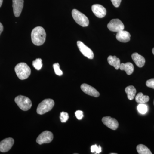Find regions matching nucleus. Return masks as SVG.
<instances>
[{
	"label": "nucleus",
	"instance_id": "2f4dec72",
	"mask_svg": "<svg viewBox=\"0 0 154 154\" xmlns=\"http://www.w3.org/2000/svg\"></svg>",
	"mask_w": 154,
	"mask_h": 154
},
{
	"label": "nucleus",
	"instance_id": "aec40b11",
	"mask_svg": "<svg viewBox=\"0 0 154 154\" xmlns=\"http://www.w3.org/2000/svg\"><path fill=\"white\" fill-rule=\"evenodd\" d=\"M137 150L139 154H152L149 149L143 144H139L137 146Z\"/></svg>",
	"mask_w": 154,
	"mask_h": 154
},
{
	"label": "nucleus",
	"instance_id": "a878e982",
	"mask_svg": "<svg viewBox=\"0 0 154 154\" xmlns=\"http://www.w3.org/2000/svg\"><path fill=\"white\" fill-rule=\"evenodd\" d=\"M146 85L149 88L154 89V79L147 80L146 82Z\"/></svg>",
	"mask_w": 154,
	"mask_h": 154
},
{
	"label": "nucleus",
	"instance_id": "f03ea898",
	"mask_svg": "<svg viewBox=\"0 0 154 154\" xmlns=\"http://www.w3.org/2000/svg\"><path fill=\"white\" fill-rule=\"evenodd\" d=\"M15 71L17 76L22 80L28 79L31 74L30 67L25 63H18L15 67Z\"/></svg>",
	"mask_w": 154,
	"mask_h": 154
},
{
	"label": "nucleus",
	"instance_id": "39448f33",
	"mask_svg": "<svg viewBox=\"0 0 154 154\" xmlns=\"http://www.w3.org/2000/svg\"><path fill=\"white\" fill-rule=\"evenodd\" d=\"M15 102L19 108L24 111H27L32 107V102L29 98L25 96H19L16 97Z\"/></svg>",
	"mask_w": 154,
	"mask_h": 154
},
{
	"label": "nucleus",
	"instance_id": "7c9ffc66",
	"mask_svg": "<svg viewBox=\"0 0 154 154\" xmlns=\"http://www.w3.org/2000/svg\"><path fill=\"white\" fill-rule=\"evenodd\" d=\"M152 51L153 54L154 55V48H153L152 50Z\"/></svg>",
	"mask_w": 154,
	"mask_h": 154
},
{
	"label": "nucleus",
	"instance_id": "9d476101",
	"mask_svg": "<svg viewBox=\"0 0 154 154\" xmlns=\"http://www.w3.org/2000/svg\"><path fill=\"white\" fill-rule=\"evenodd\" d=\"M102 122L103 124L110 129L115 130L118 128V122L115 118L110 116H105L102 119Z\"/></svg>",
	"mask_w": 154,
	"mask_h": 154
},
{
	"label": "nucleus",
	"instance_id": "2eb2a0df",
	"mask_svg": "<svg viewBox=\"0 0 154 154\" xmlns=\"http://www.w3.org/2000/svg\"><path fill=\"white\" fill-rule=\"evenodd\" d=\"M133 60L138 67H143L145 63V59L142 56L140 55L137 53H134L131 55Z\"/></svg>",
	"mask_w": 154,
	"mask_h": 154
},
{
	"label": "nucleus",
	"instance_id": "7ed1b4c3",
	"mask_svg": "<svg viewBox=\"0 0 154 154\" xmlns=\"http://www.w3.org/2000/svg\"><path fill=\"white\" fill-rule=\"evenodd\" d=\"M54 105V102L52 99H45L39 103L37 107L36 112L40 115L47 113L52 109Z\"/></svg>",
	"mask_w": 154,
	"mask_h": 154
},
{
	"label": "nucleus",
	"instance_id": "4468645a",
	"mask_svg": "<svg viewBox=\"0 0 154 154\" xmlns=\"http://www.w3.org/2000/svg\"><path fill=\"white\" fill-rule=\"evenodd\" d=\"M131 35L129 32L122 30L117 32L116 35L117 40L122 42H127L130 40Z\"/></svg>",
	"mask_w": 154,
	"mask_h": 154
},
{
	"label": "nucleus",
	"instance_id": "f3484780",
	"mask_svg": "<svg viewBox=\"0 0 154 154\" xmlns=\"http://www.w3.org/2000/svg\"><path fill=\"white\" fill-rule=\"evenodd\" d=\"M107 61L110 65L115 68L116 69L118 70L120 65V59L115 56H109L107 58Z\"/></svg>",
	"mask_w": 154,
	"mask_h": 154
},
{
	"label": "nucleus",
	"instance_id": "f257e3e1",
	"mask_svg": "<svg viewBox=\"0 0 154 154\" xmlns=\"http://www.w3.org/2000/svg\"><path fill=\"white\" fill-rule=\"evenodd\" d=\"M46 34L42 27H36L32 30L31 37L32 42L37 46L44 44L46 39Z\"/></svg>",
	"mask_w": 154,
	"mask_h": 154
},
{
	"label": "nucleus",
	"instance_id": "6e6552de",
	"mask_svg": "<svg viewBox=\"0 0 154 154\" xmlns=\"http://www.w3.org/2000/svg\"><path fill=\"white\" fill-rule=\"evenodd\" d=\"M77 45L80 51L85 57H86L90 59H93L94 58V52L91 48L86 46L83 42L80 41H78L77 42Z\"/></svg>",
	"mask_w": 154,
	"mask_h": 154
},
{
	"label": "nucleus",
	"instance_id": "0eeeda50",
	"mask_svg": "<svg viewBox=\"0 0 154 154\" xmlns=\"http://www.w3.org/2000/svg\"><path fill=\"white\" fill-rule=\"evenodd\" d=\"M52 133L48 131H45L42 133L36 139V142L39 145L48 143L51 142L53 139Z\"/></svg>",
	"mask_w": 154,
	"mask_h": 154
},
{
	"label": "nucleus",
	"instance_id": "b1692460",
	"mask_svg": "<svg viewBox=\"0 0 154 154\" xmlns=\"http://www.w3.org/2000/svg\"><path fill=\"white\" fill-rule=\"evenodd\" d=\"M60 119L62 122H66L68 120L69 116L68 113L66 112H62L60 113Z\"/></svg>",
	"mask_w": 154,
	"mask_h": 154
},
{
	"label": "nucleus",
	"instance_id": "a211bd4d",
	"mask_svg": "<svg viewBox=\"0 0 154 154\" xmlns=\"http://www.w3.org/2000/svg\"><path fill=\"white\" fill-rule=\"evenodd\" d=\"M125 92L127 94L128 98L130 100L134 99L136 94V90L133 86H129L125 89Z\"/></svg>",
	"mask_w": 154,
	"mask_h": 154
},
{
	"label": "nucleus",
	"instance_id": "6ab92c4d",
	"mask_svg": "<svg viewBox=\"0 0 154 154\" xmlns=\"http://www.w3.org/2000/svg\"><path fill=\"white\" fill-rule=\"evenodd\" d=\"M149 97L148 96H144L142 93H138L135 97L136 102L139 104H145L149 102Z\"/></svg>",
	"mask_w": 154,
	"mask_h": 154
},
{
	"label": "nucleus",
	"instance_id": "f8f14e48",
	"mask_svg": "<svg viewBox=\"0 0 154 154\" xmlns=\"http://www.w3.org/2000/svg\"><path fill=\"white\" fill-rule=\"evenodd\" d=\"M82 91L86 94L89 96L98 97L100 96V94L96 89L88 84H83L81 86Z\"/></svg>",
	"mask_w": 154,
	"mask_h": 154
},
{
	"label": "nucleus",
	"instance_id": "cd10ccee",
	"mask_svg": "<svg viewBox=\"0 0 154 154\" xmlns=\"http://www.w3.org/2000/svg\"><path fill=\"white\" fill-rule=\"evenodd\" d=\"M113 5L116 8H118L120 6L122 0H111Z\"/></svg>",
	"mask_w": 154,
	"mask_h": 154
},
{
	"label": "nucleus",
	"instance_id": "4be33fe9",
	"mask_svg": "<svg viewBox=\"0 0 154 154\" xmlns=\"http://www.w3.org/2000/svg\"><path fill=\"white\" fill-rule=\"evenodd\" d=\"M138 111L142 114H145L148 111V107L145 104H139L137 107Z\"/></svg>",
	"mask_w": 154,
	"mask_h": 154
},
{
	"label": "nucleus",
	"instance_id": "c85d7f7f",
	"mask_svg": "<svg viewBox=\"0 0 154 154\" xmlns=\"http://www.w3.org/2000/svg\"><path fill=\"white\" fill-rule=\"evenodd\" d=\"M3 30H4V27H3L2 24L0 22V35L3 32Z\"/></svg>",
	"mask_w": 154,
	"mask_h": 154
},
{
	"label": "nucleus",
	"instance_id": "1a4fd4ad",
	"mask_svg": "<svg viewBox=\"0 0 154 154\" xmlns=\"http://www.w3.org/2000/svg\"><path fill=\"white\" fill-rule=\"evenodd\" d=\"M14 140L12 138L9 137L0 142V152H8L14 145Z\"/></svg>",
	"mask_w": 154,
	"mask_h": 154
},
{
	"label": "nucleus",
	"instance_id": "9b49d317",
	"mask_svg": "<svg viewBox=\"0 0 154 154\" xmlns=\"http://www.w3.org/2000/svg\"><path fill=\"white\" fill-rule=\"evenodd\" d=\"M92 11L96 17L102 18L105 17L107 13L106 9L99 4H95L92 6Z\"/></svg>",
	"mask_w": 154,
	"mask_h": 154
},
{
	"label": "nucleus",
	"instance_id": "dca6fc26",
	"mask_svg": "<svg viewBox=\"0 0 154 154\" xmlns=\"http://www.w3.org/2000/svg\"><path fill=\"white\" fill-rule=\"evenodd\" d=\"M121 70L125 71L128 75L132 74L134 71V66L131 63L128 62L125 63L120 64L119 68Z\"/></svg>",
	"mask_w": 154,
	"mask_h": 154
},
{
	"label": "nucleus",
	"instance_id": "393cba45",
	"mask_svg": "<svg viewBox=\"0 0 154 154\" xmlns=\"http://www.w3.org/2000/svg\"><path fill=\"white\" fill-rule=\"evenodd\" d=\"M91 151L92 153H95V154H99L102 152V148L100 146H98L96 145L92 146L91 147Z\"/></svg>",
	"mask_w": 154,
	"mask_h": 154
},
{
	"label": "nucleus",
	"instance_id": "c756f323",
	"mask_svg": "<svg viewBox=\"0 0 154 154\" xmlns=\"http://www.w3.org/2000/svg\"><path fill=\"white\" fill-rule=\"evenodd\" d=\"M3 0H0V8H1V6H2V5Z\"/></svg>",
	"mask_w": 154,
	"mask_h": 154
},
{
	"label": "nucleus",
	"instance_id": "423d86ee",
	"mask_svg": "<svg viewBox=\"0 0 154 154\" xmlns=\"http://www.w3.org/2000/svg\"><path fill=\"white\" fill-rule=\"evenodd\" d=\"M107 28L112 32H118L124 30V25L119 19H113L107 25Z\"/></svg>",
	"mask_w": 154,
	"mask_h": 154
},
{
	"label": "nucleus",
	"instance_id": "bb28decb",
	"mask_svg": "<svg viewBox=\"0 0 154 154\" xmlns=\"http://www.w3.org/2000/svg\"><path fill=\"white\" fill-rule=\"evenodd\" d=\"M75 115L76 117L79 120H81L83 118L84 115H83V112L81 110H77L75 112Z\"/></svg>",
	"mask_w": 154,
	"mask_h": 154
},
{
	"label": "nucleus",
	"instance_id": "5701e85b",
	"mask_svg": "<svg viewBox=\"0 0 154 154\" xmlns=\"http://www.w3.org/2000/svg\"><path fill=\"white\" fill-rule=\"evenodd\" d=\"M53 68L54 69V72L58 76L62 75L63 72L61 70L60 68V65L58 63H55L53 64Z\"/></svg>",
	"mask_w": 154,
	"mask_h": 154
},
{
	"label": "nucleus",
	"instance_id": "412c9836",
	"mask_svg": "<svg viewBox=\"0 0 154 154\" xmlns=\"http://www.w3.org/2000/svg\"><path fill=\"white\" fill-rule=\"evenodd\" d=\"M32 64L36 69L39 70L42 66V60L41 58L36 59V60L33 61Z\"/></svg>",
	"mask_w": 154,
	"mask_h": 154
},
{
	"label": "nucleus",
	"instance_id": "20e7f679",
	"mask_svg": "<svg viewBox=\"0 0 154 154\" xmlns=\"http://www.w3.org/2000/svg\"><path fill=\"white\" fill-rule=\"evenodd\" d=\"M72 16L75 22L83 27H87L89 24L88 17L82 13L76 10L73 9L72 12Z\"/></svg>",
	"mask_w": 154,
	"mask_h": 154
},
{
	"label": "nucleus",
	"instance_id": "ddd939ff",
	"mask_svg": "<svg viewBox=\"0 0 154 154\" xmlns=\"http://www.w3.org/2000/svg\"><path fill=\"white\" fill-rule=\"evenodd\" d=\"M24 6V0H13V8L15 17H18L21 15Z\"/></svg>",
	"mask_w": 154,
	"mask_h": 154
}]
</instances>
